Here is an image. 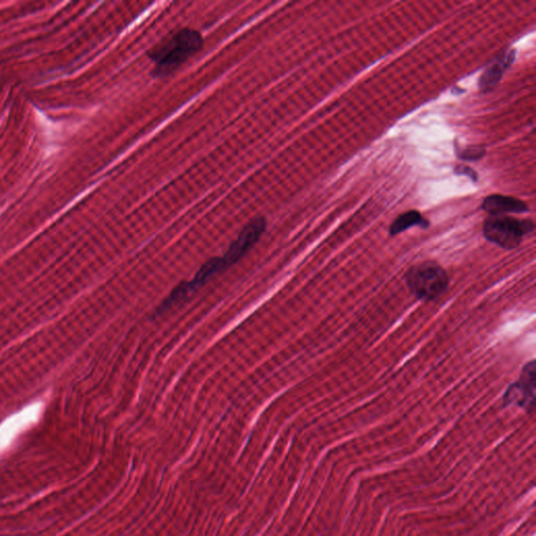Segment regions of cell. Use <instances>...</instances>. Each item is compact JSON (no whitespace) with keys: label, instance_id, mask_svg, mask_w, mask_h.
<instances>
[{"label":"cell","instance_id":"6da1fadb","mask_svg":"<svg viewBox=\"0 0 536 536\" xmlns=\"http://www.w3.org/2000/svg\"><path fill=\"white\" fill-rule=\"evenodd\" d=\"M203 46V37L195 29H184L176 31L165 41L151 50V58L155 61L157 75H169L184 61L198 52Z\"/></svg>","mask_w":536,"mask_h":536},{"label":"cell","instance_id":"7a4b0ae2","mask_svg":"<svg viewBox=\"0 0 536 536\" xmlns=\"http://www.w3.org/2000/svg\"><path fill=\"white\" fill-rule=\"evenodd\" d=\"M407 284L412 294L420 300H433L444 294L449 279L447 271L438 264L422 263L410 269Z\"/></svg>","mask_w":536,"mask_h":536},{"label":"cell","instance_id":"3957f363","mask_svg":"<svg viewBox=\"0 0 536 536\" xmlns=\"http://www.w3.org/2000/svg\"><path fill=\"white\" fill-rule=\"evenodd\" d=\"M535 230L531 220H519L508 216H491L483 226L485 238L506 249H516L525 235Z\"/></svg>","mask_w":536,"mask_h":536},{"label":"cell","instance_id":"277c9868","mask_svg":"<svg viewBox=\"0 0 536 536\" xmlns=\"http://www.w3.org/2000/svg\"><path fill=\"white\" fill-rule=\"evenodd\" d=\"M266 228V219L257 218L241 231L238 238L232 243L226 255L222 257L226 268L239 261L258 242Z\"/></svg>","mask_w":536,"mask_h":536},{"label":"cell","instance_id":"5b68a950","mask_svg":"<svg viewBox=\"0 0 536 536\" xmlns=\"http://www.w3.org/2000/svg\"><path fill=\"white\" fill-rule=\"evenodd\" d=\"M535 401V363H527L521 379L508 389L505 403L533 410Z\"/></svg>","mask_w":536,"mask_h":536},{"label":"cell","instance_id":"8992f818","mask_svg":"<svg viewBox=\"0 0 536 536\" xmlns=\"http://www.w3.org/2000/svg\"><path fill=\"white\" fill-rule=\"evenodd\" d=\"M516 60V50L502 54L499 58L495 59L481 75L479 80V87L482 92H489L493 89L495 85L501 81L503 73L506 69L512 66Z\"/></svg>","mask_w":536,"mask_h":536},{"label":"cell","instance_id":"52a82bcc","mask_svg":"<svg viewBox=\"0 0 536 536\" xmlns=\"http://www.w3.org/2000/svg\"><path fill=\"white\" fill-rule=\"evenodd\" d=\"M482 209L491 216H502L506 213H526L528 205L520 199L504 195H491L484 199Z\"/></svg>","mask_w":536,"mask_h":536},{"label":"cell","instance_id":"ba28073f","mask_svg":"<svg viewBox=\"0 0 536 536\" xmlns=\"http://www.w3.org/2000/svg\"><path fill=\"white\" fill-rule=\"evenodd\" d=\"M420 226L422 229L428 228L430 222L426 218L422 217L421 214L417 211H410L399 216L390 228V234L392 236L398 235L399 233L405 232L407 229L413 226Z\"/></svg>","mask_w":536,"mask_h":536},{"label":"cell","instance_id":"9c48e42d","mask_svg":"<svg viewBox=\"0 0 536 536\" xmlns=\"http://www.w3.org/2000/svg\"><path fill=\"white\" fill-rule=\"evenodd\" d=\"M485 154H486V149L482 146H470L458 152V157L462 161H480L485 157Z\"/></svg>","mask_w":536,"mask_h":536},{"label":"cell","instance_id":"30bf717a","mask_svg":"<svg viewBox=\"0 0 536 536\" xmlns=\"http://www.w3.org/2000/svg\"><path fill=\"white\" fill-rule=\"evenodd\" d=\"M455 173L457 174V175H466L474 182H478L479 180L478 173H477L474 169H472V168L468 167V166L458 165L457 167L455 168Z\"/></svg>","mask_w":536,"mask_h":536}]
</instances>
